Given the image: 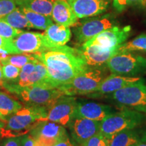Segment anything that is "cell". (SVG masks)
Returning <instances> with one entry per match:
<instances>
[{"label": "cell", "mask_w": 146, "mask_h": 146, "mask_svg": "<svg viewBox=\"0 0 146 146\" xmlns=\"http://www.w3.org/2000/svg\"><path fill=\"white\" fill-rule=\"evenodd\" d=\"M36 59L46 66L53 87L60 88L88 68L79 50L64 46L36 53Z\"/></svg>", "instance_id": "cell-1"}, {"label": "cell", "mask_w": 146, "mask_h": 146, "mask_svg": "<svg viewBox=\"0 0 146 146\" xmlns=\"http://www.w3.org/2000/svg\"><path fill=\"white\" fill-rule=\"evenodd\" d=\"M48 108L27 106L7 116L0 136L5 137L23 136L30 131L36 123L45 120Z\"/></svg>", "instance_id": "cell-2"}, {"label": "cell", "mask_w": 146, "mask_h": 146, "mask_svg": "<svg viewBox=\"0 0 146 146\" xmlns=\"http://www.w3.org/2000/svg\"><path fill=\"white\" fill-rule=\"evenodd\" d=\"M9 92L17 96L20 100L32 106H50L61 96H66L61 89L45 85H33L20 87L16 83H7L3 86Z\"/></svg>", "instance_id": "cell-3"}, {"label": "cell", "mask_w": 146, "mask_h": 146, "mask_svg": "<svg viewBox=\"0 0 146 146\" xmlns=\"http://www.w3.org/2000/svg\"><path fill=\"white\" fill-rule=\"evenodd\" d=\"M110 71L106 66L100 67L89 66L86 70L75 76L70 82L59 89L66 96L91 95L96 92Z\"/></svg>", "instance_id": "cell-4"}, {"label": "cell", "mask_w": 146, "mask_h": 146, "mask_svg": "<svg viewBox=\"0 0 146 146\" xmlns=\"http://www.w3.org/2000/svg\"><path fill=\"white\" fill-rule=\"evenodd\" d=\"M146 122V114L131 109L114 112L101 122L100 133L106 138L127 129L138 128Z\"/></svg>", "instance_id": "cell-5"}, {"label": "cell", "mask_w": 146, "mask_h": 146, "mask_svg": "<svg viewBox=\"0 0 146 146\" xmlns=\"http://www.w3.org/2000/svg\"><path fill=\"white\" fill-rule=\"evenodd\" d=\"M110 72L128 77H141L146 74V58L133 52H118L107 62Z\"/></svg>", "instance_id": "cell-6"}, {"label": "cell", "mask_w": 146, "mask_h": 146, "mask_svg": "<svg viewBox=\"0 0 146 146\" xmlns=\"http://www.w3.org/2000/svg\"><path fill=\"white\" fill-rule=\"evenodd\" d=\"M145 81L129 85L106 97L120 107L146 114Z\"/></svg>", "instance_id": "cell-7"}, {"label": "cell", "mask_w": 146, "mask_h": 146, "mask_svg": "<svg viewBox=\"0 0 146 146\" xmlns=\"http://www.w3.org/2000/svg\"><path fill=\"white\" fill-rule=\"evenodd\" d=\"M29 134L33 138L34 146H53L60 139L68 135L64 126L50 120L36 123Z\"/></svg>", "instance_id": "cell-8"}, {"label": "cell", "mask_w": 146, "mask_h": 146, "mask_svg": "<svg viewBox=\"0 0 146 146\" xmlns=\"http://www.w3.org/2000/svg\"><path fill=\"white\" fill-rule=\"evenodd\" d=\"M117 26V23L112 16L106 15L85 20L74 27V34L79 43H85L97 35L104 31Z\"/></svg>", "instance_id": "cell-9"}, {"label": "cell", "mask_w": 146, "mask_h": 146, "mask_svg": "<svg viewBox=\"0 0 146 146\" xmlns=\"http://www.w3.org/2000/svg\"><path fill=\"white\" fill-rule=\"evenodd\" d=\"M76 104L77 101L74 97L61 96L48 107L45 120H50L68 127L74 118Z\"/></svg>", "instance_id": "cell-10"}, {"label": "cell", "mask_w": 146, "mask_h": 146, "mask_svg": "<svg viewBox=\"0 0 146 146\" xmlns=\"http://www.w3.org/2000/svg\"><path fill=\"white\" fill-rule=\"evenodd\" d=\"M131 31V26H115L97 35L83 45H95L106 50L117 47L127 41Z\"/></svg>", "instance_id": "cell-11"}, {"label": "cell", "mask_w": 146, "mask_h": 146, "mask_svg": "<svg viewBox=\"0 0 146 146\" xmlns=\"http://www.w3.org/2000/svg\"><path fill=\"white\" fill-rule=\"evenodd\" d=\"M20 54H36L50 50L43 34L23 31L12 39Z\"/></svg>", "instance_id": "cell-12"}, {"label": "cell", "mask_w": 146, "mask_h": 146, "mask_svg": "<svg viewBox=\"0 0 146 146\" xmlns=\"http://www.w3.org/2000/svg\"><path fill=\"white\" fill-rule=\"evenodd\" d=\"M101 122L87 118H74L71 121L70 129L72 139L80 146L89 139L100 132Z\"/></svg>", "instance_id": "cell-13"}, {"label": "cell", "mask_w": 146, "mask_h": 146, "mask_svg": "<svg viewBox=\"0 0 146 146\" xmlns=\"http://www.w3.org/2000/svg\"><path fill=\"white\" fill-rule=\"evenodd\" d=\"M144 81H145V79L141 77H128L111 73L103 80L96 92L89 96L91 97L108 96L129 85Z\"/></svg>", "instance_id": "cell-14"}, {"label": "cell", "mask_w": 146, "mask_h": 146, "mask_svg": "<svg viewBox=\"0 0 146 146\" xmlns=\"http://www.w3.org/2000/svg\"><path fill=\"white\" fill-rule=\"evenodd\" d=\"M114 112L108 105L92 102H77L74 118H87L102 122Z\"/></svg>", "instance_id": "cell-15"}, {"label": "cell", "mask_w": 146, "mask_h": 146, "mask_svg": "<svg viewBox=\"0 0 146 146\" xmlns=\"http://www.w3.org/2000/svg\"><path fill=\"white\" fill-rule=\"evenodd\" d=\"M78 18H90L103 14L109 2L106 0H67Z\"/></svg>", "instance_id": "cell-16"}, {"label": "cell", "mask_w": 146, "mask_h": 146, "mask_svg": "<svg viewBox=\"0 0 146 146\" xmlns=\"http://www.w3.org/2000/svg\"><path fill=\"white\" fill-rule=\"evenodd\" d=\"M118 47L106 50L95 45H83L80 50L85 63L90 67L104 66L107 62L118 52Z\"/></svg>", "instance_id": "cell-17"}, {"label": "cell", "mask_w": 146, "mask_h": 146, "mask_svg": "<svg viewBox=\"0 0 146 146\" xmlns=\"http://www.w3.org/2000/svg\"><path fill=\"white\" fill-rule=\"evenodd\" d=\"M52 1L53 21L58 25L66 27H75L78 23V18L67 0H52Z\"/></svg>", "instance_id": "cell-18"}, {"label": "cell", "mask_w": 146, "mask_h": 146, "mask_svg": "<svg viewBox=\"0 0 146 146\" xmlns=\"http://www.w3.org/2000/svg\"><path fill=\"white\" fill-rule=\"evenodd\" d=\"M45 41L50 50L64 46L70 41L71 31L69 27L58 24H52L43 33Z\"/></svg>", "instance_id": "cell-19"}, {"label": "cell", "mask_w": 146, "mask_h": 146, "mask_svg": "<svg viewBox=\"0 0 146 146\" xmlns=\"http://www.w3.org/2000/svg\"><path fill=\"white\" fill-rule=\"evenodd\" d=\"M146 135V131L135 128L120 131L108 139V146H133Z\"/></svg>", "instance_id": "cell-20"}, {"label": "cell", "mask_w": 146, "mask_h": 146, "mask_svg": "<svg viewBox=\"0 0 146 146\" xmlns=\"http://www.w3.org/2000/svg\"><path fill=\"white\" fill-rule=\"evenodd\" d=\"M17 4L20 7L52 18V0H17Z\"/></svg>", "instance_id": "cell-21"}, {"label": "cell", "mask_w": 146, "mask_h": 146, "mask_svg": "<svg viewBox=\"0 0 146 146\" xmlns=\"http://www.w3.org/2000/svg\"><path fill=\"white\" fill-rule=\"evenodd\" d=\"M33 85H45L53 87L49 79L46 66L38 59L36 61L34 70L29 76L27 81V86Z\"/></svg>", "instance_id": "cell-22"}, {"label": "cell", "mask_w": 146, "mask_h": 146, "mask_svg": "<svg viewBox=\"0 0 146 146\" xmlns=\"http://www.w3.org/2000/svg\"><path fill=\"white\" fill-rule=\"evenodd\" d=\"M18 7L21 8V11L28 19L29 23L31 24L33 29L45 30L47 27L53 24L52 20L50 17H47L43 14L36 13L24 7Z\"/></svg>", "instance_id": "cell-23"}, {"label": "cell", "mask_w": 146, "mask_h": 146, "mask_svg": "<svg viewBox=\"0 0 146 146\" xmlns=\"http://www.w3.org/2000/svg\"><path fill=\"white\" fill-rule=\"evenodd\" d=\"M0 20L5 22L11 27L15 29H33L32 25L29 23L28 19L22 12L19 7H17L11 13L5 16V17L1 18Z\"/></svg>", "instance_id": "cell-24"}, {"label": "cell", "mask_w": 146, "mask_h": 146, "mask_svg": "<svg viewBox=\"0 0 146 146\" xmlns=\"http://www.w3.org/2000/svg\"><path fill=\"white\" fill-rule=\"evenodd\" d=\"M23 108L19 102L6 93L0 91V114L6 118Z\"/></svg>", "instance_id": "cell-25"}, {"label": "cell", "mask_w": 146, "mask_h": 146, "mask_svg": "<svg viewBox=\"0 0 146 146\" xmlns=\"http://www.w3.org/2000/svg\"><path fill=\"white\" fill-rule=\"evenodd\" d=\"M35 59H36V54L23 53L18 54H8L4 57L0 58V63L1 65L10 64L21 68L29 62Z\"/></svg>", "instance_id": "cell-26"}, {"label": "cell", "mask_w": 146, "mask_h": 146, "mask_svg": "<svg viewBox=\"0 0 146 146\" xmlns=\"http://www.w3.org/2000/svg\"><path fill=\"white\" fill-rule=\"evenodd\" d=\"M137 51L146 52V33L140 35L130 41L125 42L118 47V52Z\"/></svg>", "instance_id": "cell-27"}, {"label": "cell", "mask_w": 146, "mask_h": 146, "mask_svg": "<svg viewBox=\"0 0 146 146\" xmlns=\"http://www.w3.org/2000/svg\"><path fill=\"white\" fill-rule=\"evenodd\" d=\"M3 81L10 82L12 83H18V77L21 68L10 64L1 65Z\"/></svg>", "instance_id": "cell-28"}, {"label": "cell", "mask_w": 146, "mask_h": 146, "mask_svg": "<svg viewBox=\"0 0 146 146\" xmlns=\"http://www.w3.org/2000/svg\"><path fill=\"white\" fill-rule=\"evenodd\" d=\"M37 59L31 60L27 63L24 66L21 68V72H20L19 77H18V81L16 83L20 87H27V81H28L29 76L34 70L35 67V63Z\"/></svg>", "instance_id": "cell-29"}, {"label": "cell", "mask_w": 146, "mask_h": 146, "mask_svg": "<svg viewBox=\"0 0 146 146\" xmlns=\"http://www.w3.org/2000/svg\"><path fill=\"white\" fill-rule=\"evenodd\" d=\"M22 32L23 31L14 28L5 22L0 20V36L2 37L13 39Z\"/></svg>", "instance_id": "cell-30"}, {"label": "cell", "mask_w": 146, "mask_h": 146, "mask_svg": "<svg viewBox=\"0 0 146 146\" xmlns=\"http://www.w3.org/2000/svg\"><path fill=\"white\" fill-rule=\"evenodd\" d=\"M17 0H0V19L17 8Z\"/></svg>", "instance_id": "cell-31"}, {"label": "cell", "mask_w": 146, "mask_h": 146, "mask_svg": "<svg viewBox=\"0 0 146 146\" xmlns=\"http://www.w3.org/2000/svg\"><path fill=\"white\" fill-rule=\"evenodd\" d=\"M0 52L7 54H18L19 52L14 45L12 39H6L0 36Z\"/></svg>", "instance_id": "cell-32"}, {"label": "cell", "mask_w": 146, "mask_h": 146, "mask_svg": "<svg viewBox=\"0 0 146 146\" xmlns=\"http://www.w3.org/2000/svg\"><path fill=\"white\" fill-rule=\"evenodd\" d=\"M81 146H108V138L100 132L89 139Z\"/></svg>", "instance_id": "cell-33"}, {"label": "cell", "mask_w": 146, "mask_h": 146, "mask_svg": "<svg viewBox=\"0 0 146 146\" xmlns=\"http://www.w3.org/2000/svg\"><path fill=\"white\" fill-rule=\"evenodd\" d=\"M1 146H23V136L6 137L3 141Z\"/></svg>", "instance_id": "cell-34"}, {"label": "cell", "mask_w": 146, "mask_h": 146, "mask_svg": "<svg viewBox=\"0 0 146 146\" xmlns=\"http://www.w3.org/2000/svg\"><path fill=\"white\" fill-rule=\"evenodd\" d=\"M53 146H80L76 144L72 139L69 137L68 135L60 139L59 141L56 142Z\"/></svg>", "instance_id": "cell-35"}, {"label": "cell", "mask_w": 146, "mask_h": 146, "mask_svg": "<svg viewBox=\"0 0 146 146\" xmlns=\"http://www.w3.org/2000/svg\"><path fill=\"white\" fill-rule=\"evenodd\" d=\"M113 5L118 12H123L127 6V0H114Z\"/></svg>", "instance_id": "cell-36"}, {"label": "cell", "mask_w": 146, "mask_h": 146, "mask_svg": "<svg viewBox=\"0 0 146 146\" xmlns=\"http://www.w3.org/2000/svg\"><path fill=\"white\" fill-rule=\"evenodd\" d=\"M23 146H34V139L29 134L23 135Z\"/></svg>", "instance_id": "cell-37"}, {"label": "cell", "mask_w": 146, "mask_h": 146, "mask_svg": "<svg viewBox=\"0 0 146 146\" xmlns=\"http://www.w3.org/2000/svg\"><path fill=\"white\" fill-rule=\"evenodd\" d=\"M127 4L139 5L146 10V0H127Z\"/></svg>", "instance_id": "cell-38"}, {"label": "cell", "mask_w": 146, "mask_h": 146, "mask_svg": "<svg viewBox=\"0 0 146 146\" xmlns=\"http://www.w3.org/2000/svg\"><path fill=\"white\" fill-rule=\"evenodd\" d=\"M133 146H146V135L139 141L137 142V143L133 145Z\"/></svg>", "instance_id": "cell-39"}, {"label": "cell", "mask_w": 146, "mask_h": 146, "mask_svg": "<svg viewBox=\"0 0 146 146\" xmlns=\"http://www.w3.org/2000/svg\"><path fill=\"white\" fill-rule=\"evenodd\" d=\"M3 73L2 68H1V64L0 63V86H3Z\"/></svg>", "instance_id": "cell-40"}, {"label": "cell", "mask_w": 146, "mask_h": 146, "mask_svg": "<svg viewBox=\"0 0 146 146\" xmlns=\"http://www.w3.org/2000/svg\"><path fill=\"white\" fill-rule=\"evenodd\" d=\"M4 126H5V121H3V120H0V133H1V129H2Z\"/></svg>", "instance_id": "cell-41"}, {"label": "cell", "mask_w": 146, "mask_h": 146, "mask_svg": "<svg viewBox=\"0 0 146 146\" xmlns=\"http://www.w3.org/2000/svg\"><path fill=\"white\" fill-rule=\"evenodd\" d=\"M0 120H3V121H5V117L3 116L1 114H0Z\"/></svg>", "instance_id": "cell-42"}, {"label": "cell", "mask_w": 146, "mask_h": 146, "mask_svg": "<svg viewBox=\"0 0 146 146\" xmlns=\"http://www.w3.org/2000/svg\"><path fill=\"white\" fill-rule=\"evenodd\" d=\"M0 146H1V137H0Z\"/></svg>", "instance_id": "cell-43"}]
</instances>
